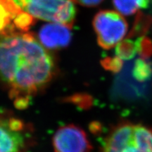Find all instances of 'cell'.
Instances as JSON below:
<instances>
[{
  "label": "cell",
  "mask_w": 152,
  "mask_h": 152,
  "mask_svg": "<svg viewBox=\"0 0 152 152\" xmlns=\"http://www.w3.org/2000/svg\"><path fill=\"white\" fill-rule=\"evenodd\" d=\"M54 73L52 55L31 34L11 33L0 38V80L10 87L17 104L45 87Z\"/></svg>",
  "instance_id": "cell-1"
},
{
  "label": "cell",
  "mask_w": 152,
  "mask_h": 152,
  "mask_svg": "<svg viewBox=\"0 0 152 152\" xmlns=\"http://www.w3.org/2000/svg\"><path fill=\"white\" fill-rule=\"evenodd\" d=\"M102 152H152V130L135 123L118 125L106 137Z\"/></svg>",
  "instance_id": "cell-2"
},
{
  "label": "cell",
  "mask_w": 152,
  "mask_h": 152,
  "mask_svg": "<svg viewBox=\"0 0 152 152\" xmlns=\"http://www.w3.org/2000/svg\"><path fill=\"white\" fill-rule=\"evenodd\" d=\"M17 7L37 18L72 28L76 8L71 0H12Z\"/></svg>",
  "instance_id": "cell-3"
},
{
  "label": "cell",
  "mask_w": 152,
  "mask_h": 152,
  "mask_svg": "<svg viewBox=\"0 0 152 152\" xmlns=\"http://www.w3.org/2000/svg\"><path fill=\"white\" fill-rule=\"evenodd\" d=\"M93 28L96 34L98 45L104 49H110L125 37L128 30V24L118 13L111 10H102L95 15Z\"/></svg>",
  "instance_id": "cell-4"
},
{
  "label": "cell",
  "mask_w": 152,
  "mask_h": 152,
  "mask_svg": "<svg viewBox=\"0 0 152 152\" xmlns=\"http://www.w3.org/2000/svg\"><path fill=\"white\" fill-rule=\"evenodd\" d=\"M56 152H88L91 144L85 132L74 125L58 129L53 138Z\"/></svg>",
  "instance_id": "cell-5"
},
{
  "label": "cell",
  "mask_w": 152,
  "mask_h": 152,
  "mask_svg": "<svg viewBox=\"0 0 152 152\" xmlns=\"http://www.w3.org/2000/svg\"><path fill=\"white\" fill-rule=\"evenodd\" d=\"M27 141L21 121L0 118V152H23Z\"/></svg>",
  "instance_id": "cell-6"
},
{
  "label": "cell",
  "mask_w": 152,
  "mask_h": 152,
  "mask_svg": "<svg viewBox=\"0 0 152 152\" xmlns=\"http://www.w3.org/2000/svg\"><path fill=\"white\" fill-rule=\"evenodd\" d=\"M71 27L61 23L45 25L39 33L41 43L48 49H58L69 45L72 39Z\"/></svg>",
  "instance_id": "cell-7"
},
{
  "label": "cell",
  "mask_w": 152,
  "mask_h": 152,
  "mask_svg": "<svg viewBox=\"0 0 152 152\" xmlns=\"http://www.w3.org/2000/svg\"><path fill=\"white\" fill-rule=\"evenodd\" d=\"M20 10L12 0H0V35L14 33V24L11 23V20L21 11Z\"/></svg>",
  "instance_id": "cell-8"
},
{
  "label": "cell",
  "mask_w": 152,
  "mask_h": 152,
  "mask_svg": "<svg viewBox=\"0 0 152 152\" xmlns=\"http://www.w3.org/2000/svg\"><path fill=\"white\" fill-rule=\"evenodd\" d=\"M150 0H113V4L120 14L124 16H131L140 9H147Z\"/></svg>",
  "instance_id": "cell-9"
},
{
  "label": "cell",
  "mask_w": 152,
  "mask_h": 152,
  "mask_svg": "<svg viewBox=\"0 0 152 152\" xmlns=\"http://www.w3.org/2000/svg\"><path fill=\"white\" fill-rule=\"evenodd\" d=\"M152 26V16L146 15L144 13L138 12L137 14L132 27L129 33L128 37H134L137 36H144Z\"/></svg>",
  "instance_id": "cell-10"
},
{
  "label": "cell",
  "mask_w": 152,
  "mask_h": 152,
  "mask_svg": "<svg viewBox=\"0 0 152 152\" xmlns=\"http://www.w3.org/2000/svg\"><path fill=\"white\" fill-rule=\"evenodd\" d=\"M152 67L146 58H140L134 61L132 68V76L139 82H144L151 78Z\"/></svg>",
  "instance_id": "cell-11"
},
{
  "label": "cell",
  "mask_w": 152,
  "mask_h": 152,
  "mask_svg": "<svg viewBox=\"0 0 152 152\" xmlns=\"http://www.w3.org/2000/svg\"><path fill=\"white\" fill-rule=\"evenodd\" d=\"M115 52L117 56H118L121 59H132L137 53L135 42L129 38L121 41L116 45Z\"/></svg>",
  "instance_id": "cell-12"
},
{
  "label": "cell",
  "mask_w": 152,
  "mask_h": 152,
  "mask_svg": "<svg viewBox=\"0 0 152 152\" xmlns=\"http://www.w3.org/2000/svg\"><path fill=\"white\" fill-rule=\"evenodd\" d=\"M137 52L143 58H148L152 56V40L146 36L138 37L136 42Z\"/></svg>",
  "instance_id": "cell-13"
},
{
  "label": "cell",
  "mask_w": 152,
  "mask_h": 152,
  "mask_svg": "<svg viewBox=\"0 0 152 152\" xmlns=\"http://www.w3.org/2000/svg\"><path fill=\"white\" fill-rule=\"evenodd\" d=\"M34 18L33 16L26 12L20 11L14 19V24L18 29L27 31L33 24Z\"/></svg>",
  "instance_id": "cell-14"
},
{
  "label": "cell",
  "mask_w": 152,
  "mask_h": 152,
  "mask_svg": "<svg viewBox=\"0 0 152 152\" xmlns=\"http://www.w3.org/2000/svg\"><path fill=\"white\" fill-rule=\"evenodd\" d=\"M102 66L107 71H110L113 73H118L122 69L123 62L118 56L106 57L101 61Z\"/></svg>",
  "instance_id": "cell-15"
},
{
  "label": "cell",
  "mask_w": 152,
  "mask_h": 152,
  "mask_svg": "<svg viewBox=\"0 0 152 152\" xmlns=\"http://www.w3.org/2000/svg\"><path fill=\"white\" fill-rule=\"evenodd\" d=\"M73 1L84 7H94L99 5L104 0H73Z\"/></svg>",
  "instance_id": "cell-16"
}]
</instances>
